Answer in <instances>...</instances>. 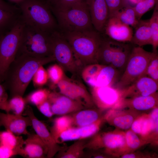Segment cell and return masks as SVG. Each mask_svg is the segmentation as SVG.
Segmentation results:
<instances>
[{"mask_svg":"<svg viewBox=\"0 0 158 158\" xmlns=\"http://www.w3.org/2000/svg\"><path fill=\"white\" fill-rule=\"evenodd\" d=\"M55 60L54 56L40 58L17 54L9 67L3 85L11 97L23 96L39 67Z\"/></svg>","mask_w":158,"mask_h":158,"instance_id":"6da1fadb","label":"cell"},{"mask_svg":"<svg viewBox=\"0 0 158 158\" xmlns=\"http://www.w3.org/2000/svg\"><path fill=\"white\" fill-rule=\"evenodd\" d=\"M61 33L70 45L82 69L88 65L97 63V54L102 38L100 32L92 29Z\"/></svg>","mask_w":158,"mask_h":158,"instance_id":"7a4b0ae2","label":"cell"},{"mask_svg":"<svg viewBox=\"0 0 158 158\" xmlns=\"http://www.w3.org/2000/svg\"><path fill=\"white\" fill-rule=\"evenodd\" d=\"M17 4L25 25L49 33L56 30L57 24L51 10L43 0H22Z\"/></svg>","mask_w":158,"mask_h":158,"instance_id":"3957f363","label":"cell"},{"mask_svg":"<svg viewBox=\"0 0 158 158\" xmlns=\"http://www.w3.org/2000/svg\"><path fill=\"white\" fill-rule=\"evenodd\" d=\"M51 10L54 13L62 32L92 29L86 1L83 0L66 8Z\"/></svg>","mask_w":158,"mask_h":158,"instance_id":"277c9868","label":"cell"},{"mask_svg":"<svg viewBox=\"0 0 158 158\" xmlns=\"http://www.w3.org/2000/svg\"><path fill=\"white\" fill-rule=\"evenodd\" d=\"M51 33L25 24L17 54L40 58L53 56Z\"/></svg>","mask_w":158,"mask_h":158,"instance_id":"5b68a950","label":"cell"},{"mask_svg":"<svg viewBox=\"0 0 158 158\" xmlns=\"http://www.w3.org/2000/svg\"><path fill=\"white\" fill-rule=\"evenodd\" d=\"M24 26L25 24L20 17L8 31L0 35L1 83L4 81L10 65L17 55Z\"/></svg>","mask_w":158,"mask_h":158,"instance_id":"8992f818","label":"cell"},{"mask_svg":"<svg viewBox=\"0 0 158 158\" xmlns=\"http://www.w3.org/2000/svg\"><path fill=\"white\" fill-rule=\"evenodd\" d=\"M153 52L148 51L141 47H133L126 67L114 87L121 89L130 85L142 77L146 72Z\"/></svg>","mask_w":158,"mask_h":158,"instance_id":"52a82bcc","label":"cell"},{"mask_svg":"<svg viewBox=\"0 0 158 158\" xmlns=\"http://www.w3.org/2000/svg\"><path fill=\"white\" fill-rule=\"evenodd\" d=\"M85 148L92 150L103 149V152L109 156H121L127 152L125 132L117 130L97 133L87 142Z\"/></svg>","mask_w":158,"mask_h":158,"instance_id":"ba28073f","label":"cell"},{"mask_svg":"<svg viewBox=\"0 0 158 158\" xmlns=\"http://www.w3.org/2000/svg\"><path fill=\"white\" fill-rule=\"evenodd\" d=\"M80 74L85 82L92 87H114L121 73L110 66L95 63L84 67L81 70Z\"/></svg>","mask_w":158,"mask_h":158,"instance_id":"9c48e42d","label":"cell"},{"mask_svg":"<svg viewBox=\"0 0 158 158\" xmlns=\"http://www.w3.org/2000/svg\"><path fill=\"white\" fill-rule=\"evenodd\" d=\"M53 54L55 60L63 69L74 75L80 73L82 69L78 64L73 50L61 32L56 30L51 34Z\"/></svg>","mask_w":158,"mask_h":158,"instance_id":"30bf717a","label":"cell"},{"mask_svg":"<svg viewBox=\"0 0 158 158\" xmlns=\"http://www.w3.org/2000/svg\"><path fill=\"white\" fill-rule=\"evenodd\" d=\"M158 108L148 114H139L130 129L147 144H157L158 140Z\"/></svg>","mask_w":158,"mask_h":158,"instance_id":"8fae6325","label":"cell"},{"mask_svg":"<svg viewBox=\"0 0 158 158\" xmlns=\"http://www.w3.org/2000/svg\"><path fill=\"white\" fill-rule=\"evenodd\" d=\"M60 93L81 104L86 108L95 105L91 94L80 83L69 78L65 74L57 85Z\"/></svg>","mask_w":158,"mask_h":158,"instance_id":"7c38bea8","label":"cell"},{"mask_svg":"<svg viewBox=\"0 0 158 158\" xmlns=\"http://www.w3.org/2000/svg\"><path fill=\"white\" fill-rule=\"evenodd\" d=\"M90 91L95 105L102 111L117 108L122 99L119 90L114 86L92 87Z\"/></svg>","mask_w":158,"mask_h":158,"instance_id":"4fadbf2b","label":"cell"},{"mask_svg":"<svg viewBox=\"0 0 158 158\" xmlns=\"http://www.w3.org/2000/svg\"><path fill=\"white\" fill-rule=\"evenodd\" d=\"M25 113L30 118L32 122V126L48 149L46 157H53L63 147L58 145L45 124L35 116L31 107L26 106Z\"/></svg>","mask_w":158,"mask_h":158,"instance_id":"5bb4252c","label":"cell"},{"mask_svg":"<svg viewBox=\"0 0 158 158\" xmlns=\"http://www.w3.org/2000/svg\"><path fill=\"white\" fill-rule=\"evenodd\" d=\"M48 99L54 115H66L85 108L78 102L56 92H50Z\"/></svg>","mask_w":158,"mask_h":158,"instance_id":"9a60e30c","label":"cell"},{"mask_svg":"<svg viewBox=\"0 0 158 158\" xmlns=\"http://www.w3.org/2000/svg\"><path fill=\"white\" fill-rule=\"evenodd\" d=\"M158 83L147 76L141 77L129 86L119 89L121 99L147 96L157 92Z\"/></svg>","mask_w":158,"mask_h":158,"instance_id":"2e32d148","label":"cell"},{"mask_svg":"<svg viewBox=\"0 0 158 158\" xmlns=\"http://www.w3.org/2000/svg\"><path fill=\"white\" fill-rule=\"evenodd\" d=\"M0 124L6 131L17 135H28V128L32 126L30 118L27 116L0 112Z\"/></svg>","mask_w":158,"mask_h":158,"instance_id":"e0dca14e","label":"cell"},{"mask_svg":"<svg viewBox=\"0 0 158 158\" xmlns=\"http://www.w3.org/2000/svg\"><path fill=\"white\" fill-rule=\"evenodd\" d=\"M138 111L121 108L110 109L103 115L104 121L118 129L128 130L137 117L139 114Z\"/></svg>","mask_w":158,"mask_h":158,"instance_id":"ac0fdd59","label":"cell"},{"mask_svg":"<svg viewBox=\"0 0 158 158\" xmlns=\"http://www.w3.org/2000/svg\"><path fill=\"white\" fill-rule=\"evenodd\" d=\"M103 32L109 38L123 42H130L133 33L132 28L113 16L109 17Z\"/></svg>","mask_w":158,"mask_h":158,"instance_id":"d6986e66","label":"cell"},{"mask_svg":"<svg viewBox=\"0 0 158 158\" xmlns=\"http://www.w3.org/2000/svg\"><path fill=\"white\" fill-rule=\"evenodd\" d=\"M92 26L96 31L103 32L109 18L108 8L105 0H86Z\"/></svg>","mask_w":158,"mask_h":158,"instance_id":"ffe728a7","label":"cell"},{"mask_svg":"<svg viewBox=\"0 0 158 158\" xmlns=\"http://www.w3.org/2000/svg\"><path fill=\"white\" fill-rule=\"evenodd\" d=\"M158 95L157 92L147 96H139L122 99L118 108L127 107L136 111H145L158 107Z\"/></svg>","mask_w":158,"mask_h":158,"instance_id":"44dd1931","label":"cell"},{"mask_svg":"<svg viewBox=\"0 0 158 158\" xmlns=\"http://www.w3.org/2000/svg\"><path fill=\"white\" fill-rule=\"evenodd\" d=\"M22 156L29 158L46 157L48 149L36 134H30L24 140Z\"/></svg>","mask_w":158,"mask_h":158,"instance_id":"7402d4cb","label":"cell"},{"mask_svg":"<svg viewBox=\"0 0 158 158\" xmlns=\"http://www.w3.org/2000/svg\"><path fill=\"white\" fill-rule=\"evenodd\" d=\"M135 45L130 42H120L114 40V50L110 66L118 70L121 74L125 70Z\"/></svg>","mask_w":158,"mask_h":158,"instance_id":"603a6c76","label":"cell"},{"mask_svg":"<svg viewBox=\"0 0 158 158\" xmlns=\"http://www.w3.org/2000/svg\"><path fill=\"white\" fill-rule=\"evenodd\" d=\"M92 108L84 109L73 113L71 116L73 126H86L97 121L103 117L102 114V111Z\"/></svg>","mask_w":158,"mask_h":158,"instance_id":"cb8c5ba5","label":"cell"},{"mask_svg":"<svg viewBox=\"0 0 158 158\" xmlns=\"http://www.w3.org/2000/svg\"><path fill=\"white\" fill-rule=\"evenodd\" d=\"M134 28L135 32L130 42L131 43L140 47L152 45V34L149 19H140Z\"/></svg>","mask_w":158,"mask_h":158,"instance_id":"d4e9b609","label":"cell"},{"mask_svg":"<svg viewBox=\"0 0 158 158\" xmlns=\"http://www.w3.org/2000/svg\"><path fill=\"white\" fill-rule=\"evenodd\" d=\"M24 140L21 135H17L6 131L0 132V145L8 147L22 156Z\"/></svg>","mask_w":158,"mask_h":158,"instance_id":"484cf974","label":"cell"},{"mask_svg":"<svg viewBox=\"0 0 158 158\" xmlns=\"http://www.w3.org/2000/svg\"><path fill=\"white\" fill-rule=\"evenodd\" d=\"M114 40L109 37L102 38L97 56V63L110 66L114 50Z\"/></svg>","mask_w":158,"mask_h":158,"instance_id":"4316f807","label":"cell"},{"mask_svg":"<svg viewBox=\"0 0 158 158\" xmlns=\"http://www.w3.org/2000/svg\"><path fill=\"white\" fill-rule=\"evenodd\" d=\"M86 139L78 140L67 148L63 147L59 151L57 157L60 158H79L84 157L87 142Z\"/></svg>","mask_w":158,"mask_h":158,"instance_id":"83f0119b","label":"cell"},{"mask_svg":"<svg viewBox=\"0 0 158 158\" xmlns=\"http://www.w3.org/2000/svg\"><path fill=\"white\" fill-rule=\"evenodd\" d=\"M19 9L13 10L0 8V35L8 31L18 19Z\"/></svg>","mask_w":158,"mask_h":158,"instance_id":"f1b7e54d","label":"cell"},{"mask_svg":"<svg viewBox=\"0 0 158 158\" xmlns=\"http://www.w3.org/2000/svg\"><path fill=\"white\" fill-rule=\"evenodd\" d=\"M73 126L71 116L62 115L54 119L50 131L55 140L58 143V139L60 134L63 131Z\"/></svg>","mask_w":158,"mask_h":158,"instance_id":"f546056e","label":"cell"},{"mask_svg":"<svg viewBox=\"0 0 158 158\" xmlns=\"http://www.w3.org/2000/svg\"><path fill=\"white\" fill-rule=\"evenodd\" d=\"M113 16L122 23L134 28L139 20L137 17L134 7L129 4L119 10Z\"/></svg>","mask_w":158,"mask_h":158,"instance_id":"4dcf8cb0","label":"cell"},{"mask_svg":"<svg viewBox=\"0 0 158 158\" xmlns=\"http://www.w3.org/2000/svg\"><path fill=\"white\" fill-rule=\"evenodd\" d=\"M125 133L127 153L133 152L142 146L147 144L130 128L125 132Z\"/></svg>","mask_w":158,"mask_h":158,"instance_id":"1f68e13d","label":"cell"},{"mask_svg":"<svg viewBox=\"0 0 158 158\" xmlns=\"http://www.w3.org/2000/svg\"><path fill=\"white\" fill-rule=\"evenodd\" d=\"M149 20L152 34V52H156L158 47V3L154 6L152 16Z\"/></svg>","mask_w":158,"mask_h":158,"instance_id":"d6a6232c","label":"cell"},{"mask_svg":"<svg viewBox=\"0 0 158 158\" xmlns=\"http://www.w3.org/2000/svg\"><path fill=\"white\" fill-rule=\"evenodd\" d=\"M50 92L46 89H39L29 94L25 99L26 103L37 107L48 99Z\"/></svg>","mask_w":158,"mask_h":158,"instance_id":"836d02e7","label":"cell"},{"mask_svg":"<svg viewBox=\"0 0 158 158\" xmlns=\"http://www.w3.org/2000/svg\"><path fill=\"white\" fill-rule=\"evenodd\" d=\"M26 103L25 99L22 96L17 95L12 97L8 100V113L12 111L13 114L23 115Z\"/></svg>","mask_w":158,"mask_h":158,"instance_id":"e575fe53","label":"cell"},{"mask_svg":"<svg viewBox=\"0 0 158 158\" xmlns=\"http://www.w3.org/2000/svg\"><path fill=\"white\" fill-rule=\"evenodd\" d=\"M104 121L103 116L101 119L93 123L83 126L78 127L80 139H86L97 133Z\"/></svg>","mask_w":158,"mask_h":158,"instance_id":"d590c367","label":"cell"},{"mask_svg":"<svg viewBox=\"0 0 158 158\" xmlns=\"http://www.w3.org/2000/svg\"><path fill=\"white\" fill-rule=\"evenodd\" d=\"M158 0H140L134 6L137 17L139 20L146 13L154 7Z\"/></svg>","mask_w":158,"mask_h":158,"instance_id":"8d00e7d4","label":"cell"},{"mask_svg":"<svg viewBox=\"0 0 158 158\" xmlns=\"http://www.w3.org/2000/svg\"><path fill=\"white\" fill-rule=\"evenodd\" d=\"M63 69L58 64H55L49 66L47 69L49 79L54 84L57 85L64 75Z\"/></svg>","mask_w":158,"mask_h":158,"instance_id":"74e56055","label":"cell"},{"mask_svg":"<svg viewBox=\"0 0 158 158\" xmlns=\"http://www.w3.org/2000/svg\"><path fill=\"white\" fill-rule=\"evenodd\" d=\"M153 52V55L147 68L146 75L158 83V51Z\"/></svg>","mask_w":158,"mask_h":158,"instance_id":"f35d334b","label":"cell"},{"mask_svg":"<svg viewBox=\"0 0 158 158\" xmlns=\"http://www.w3.org/2000/svg\"><path fill=\"white\" fill-rule=\"evenodd\" d=\"M48 79L47 71L41 66L37 70L32 80L35 86L40 87L46 84Z\"/></svg>","mask_w":158,"mask_h":158,"instance_id":"ab89813d","label":"cell"},{"mask_svg":"<svg viewBox=\"0 0 158 158\" xmlns=\"http://www.w3.org/2000/svg\"><path fill=\"white\" fill-rule=\"evenodd\" d=\"M80 139L78 127H72L63 132L60 135L58 143L61 142Z\"/></svg>","mask_w":158,"mask_h":158,"instance_id":"60d3db41","label":"cell"},{"mask_svg":"<svg viewBox=\"0 0 158 158\" xmlns=\"http://www.w3.org/2000/svg\"><path fill=\"white\" fill-rule=\"evenodd\" d=\"M109 9V17H112L118 11L129 4L127 0H105Z\"/></svg>","mask_w":158,"mask_h":158,"instance_id":"b9f144b4","label":"cell"},{"mask_svg":"<svg viewBox=\"0 0 158 158\" xmlns=\"http://www.w3.org/2000/svg\"><path fill=\"white\" fill-rule=\"evenodd\" d=\"M6 89L0 82V109L8 113V96Z\"/></svg>","mask_w":158,"mask_h":158,"instance_id":"7bdbcfd3","label":"cell"},{"mask_svg":"<svg viewBox=\"0 0 158 158\" xmlns=\"http://www.w3.org/2000/svg\"><path fill=\"white\" fill-rule=\"evenodd\" d=\"M83 0H58L50 7L51 10L62 8L70 6Z\"/></svg>","mask_w":158,"mask_h":158,"instance_id":"ee69618b","label":"cell"},{"mask_svg":"<svg viewBox=\"0 0 158 158\" xmlns=\"http://www.w3.org/2000/svg\"><path fill=\"white\" fill-rule=\"evenodd\" d=\"M37 107L38 110L47 117L51 118L54 115L51 109L50 103L48 99L37 106Z\"/></svg>","mask_w":158,"mask_h":158,"instance_id":"f6af8a7d","label":"cell"},{"mask_svg":"<svg viewBox=\"0 0 158 158\" xmlns=\"http://www.w3.org/2000/svg\"><path fill=\"white\" fill-rule=\"evenodd\" d=\"M155 157L154 154L150 153L133 152L125 153L121 156V157L122 158H151Z\"/></svg>","mask_w":158,"mask_h":158,"instance_id":"bcb514c9","label":"cell"},{"mask_svg":"<svg viewBox=\"0 0 158 158\" xmlns=\"http://www.w3.org/2000/svg\"><path fill=\"white\" fill-rule=\"evenodd\" d=\"M16 155L17 153L13 150L0 145V158H9Z\"/></svg>","mask_w":158,"mask_h":158,"instance_id":"7dc6e473","label":"cell"},{"mask_svg":"<svg viewBox=\"0 0 158 158\" xmlns=\"http://www.w3.org/2000/svg\"><path fill=\"white\" fill-rule=\"evenodd\" d=\"M0 8L10 10H16L18 9V8L11 5L3 0H0Z\"/></svg>","mask_w":158,"mask_h":158,"instance_id":"c3c4849f","label":"cell"},{"mask_svg":"<svg viewBox=\"0 0 158 158\" xmlns=\"http://www.w3.org/2000/svg\"><path fill=\"white\" fill-rule=\"evenodd\" d=\"M49 6V7H51L58 0H43Z\"/></svg>","mask_w":158,"mask_h":158,"instance_id":"681fc988","label":"cell"},{"mask_svg":"<svg viewBox=\"0 0 158 158\" xmlns=\"http://www.w3.org/2000/svg\"><path fill=\"white\" fill-rule=\"evenodd\" d=\"M128 3H130L132 4H136L140 0H127Z\"/></svg>","mask_w":158,"mask_h":158,"instance_id":"f907efd6","label":"cell"},{"mask_svg":"<svg viewBox=\"0 0 158 158\" xmlns=\"http://www.w3.org/2000/svg\"><path fill=\"white\" fill-rule=\"evenodd\" d=\"M11 1L15 2L17 4L20 2L22 0H9Z\"/></svg>","mask_w":158,"mask_h":158,"instance_id":"816d5d0a","label":"cell"},{"mask_svg":"<svg viewBox=\"0 0 158 158\" xmlns=\"http://www.w3.org/2000/svg\"><path fill=\"white\" fill-rule=\"evenodd\" d=\"M1 124H0V127H1Z\"/></svg>","mask_w":158,"mask_h":158,"instance_id":"f5cc1de1","label":"cell"}]
</instances>
